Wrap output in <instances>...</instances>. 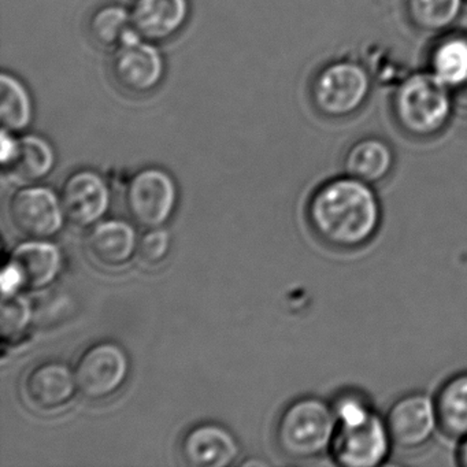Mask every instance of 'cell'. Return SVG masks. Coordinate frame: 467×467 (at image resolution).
I'll list each match as a JSON object with an SVG mask.
<instances>
[{
    "label": "cell",
    "instance_id": "1",
    "mask_svg": "<svg viewBox=\"0 0 467 467\" xmlns=\"http://www.w3.org/2000/svg\"><path fill=\"white\" fill-rule=\"evenodd\" d=\"M306 220L314 236L332 250L357 251L370 244L382 225V206L373 185L343 173L316 188Z\"/></svg>",
    "mask_w": 467,
    "mask_h": 467
},
{
    "label": "cell",
    "instance_id": "2",
    "mask_svg": "<svg viewBox=\"0 0 467 467\" xmlns=\"http://www.w3.org/2000/svg\"><path fill=\"white\" fill-rule=\"evenodd\" d=\"M453 108L452 92L428 69L406 76L393 92V119L411 138L431 139L441 133Z\"/></svg>",
    "mask_w": 467,
    "mask_h": 467
},
{
    "label": "cell",
    "instance_id": "3",
    "mask_svg": "<svg viewBox=\"0 0 467 467\" xmlns=\"http://www.w3.org/2000/svg\"><path fill=\"white\" fill-rule=\"evenodd\" d=\"M337 431L330 401L302 396L289 403L278 417L275 442L294 461H313L329 455Z\"/></svg>",
    "mask_w": 467,
    "mask_h": 467
},
{
    "label": "cell",
    "instance_id": "4",
    "mask_svg": "<svg viewBox=\"0 0 467 467\" xmlns=\"http://www.w3.org/2000/svg\"><path fill=\"white\" fill-rule=\"evenodd\" d=\"M371 78L362 64L338 59L322 67L310 84L314 109L327 119L354 116L368 102Z\"/></svg>",
    "mask_w": 467,
    "mask_h": 467
},
{
    "label": "cell",
    "instance_id": "5",
    "mask_svg": "<svg viewBox=\"0 0 467 467\" xmlns=\"http://www.w3.org/2000/svg\"><path fill=\"white\" fill-rule=\"evenodd\" d=\"M179 202L176 180L165 169L144 168L128 182L125 206L136 225L165 228Z\"/></svg>",
    "mask_w": 467,
    "mask_h": 467
},
{
    "label": "cell",
    "instance_id": "6",
    "mask_svg": "<svg viewBox=\"0 0 467 467\" xmlns=\"http://www.w3.org/2000/svg\"><path fill=\"white\" fill-rule=\"evenodd\" d=\"M75 374L78 393L86 400H108L127 384L130 359L119 343L100 341L83 352Z\"/></svg>",
    "mask_w": 467,
    "mask_h": 467
},
{
    "label": "cell",
    "instance_id": "7",
    "mask_svg": "<svg viewBox=\"0 0 467 467\" xmlns=\"http://www.w3.org/2000/svg\"><path fill=\"white\" fill-rule=\"evenodd\" d=\"M9 218L20 236L32 240L58 236L67 221L61 196L39 184L23 185L10 196Z\"/></svg>",
    "mask_w": 467,
    "mask_h": 467
},
{
    "label": "cell",
    "instance_id": "8",
    "mask_svg": "<svg viewBox=\"0 0 467 467\" xmlns=\"http://www.w3.org/2000/svg\"><path fill=\"white\" fill-rule=\"evenodd\" d=\"M110 75L116 86L135 97L149 95L162 84L166 62L155 43L132 35L111 50Z\"/></svg>",
    "mask_w": 467,
    "mask_h": 467
},
{
    "label": "cell",
    "instance_id": "9",
    "mask_svg": "<svg viewBox=\"0 0 467 467\" xmlns=\"http://www.w3.org/2000/svg\"><path fill=\"white\" fill-rule=\"evenodd\" d=\"M393 447L385 417L376 411L362 422L337 426L329 456L338 466L379 467Z\"/></svg>",
    "mask_w": 467,
    "mask_h": 467
},
{
    "label": "cell",
    "instance_id": "10",
    "mask_svg": "<svg viewBox=\"0 0 467 467\" xmlns=\"http://www.w3.org/2000/svg\"><path fill=\"white\" fill-rule=\"evenodd\" d=\"M384 417L393 445L403 451L420 450L441 431L436 399L420 390L396 399Z\"/></svg>",
    "mask_w": 467,
    "mask_h": 467
},
{
    "label": "cell",
    "instance_id": "11",
    "mask_svg": "<svg viewBox=\"0 0 467 467\" xmlns=\"http://www.w3.org/2000/svg\"><path fill=\"white\" fill-rule=\"evenodd\" d=\"M59 196L67 223L78 228L91 229L110 210V188L102 174L92 169H80L70 174L62 184Z\"/></svg>",
    "mask_w": 467,
    "mask_h": 467
},
{
    "label": "cell",
    "instance_id": "12",
    "mask_svg": "<svg viewBox=\"0 0 467 467\" xmlns=\"http://www.w3.org/2000/svg\"><path fill=\"white\" fill-rule=\"evenodd\" d=\"M78 392L75 370L61 360L39 363L24 377L26 403L42 414H54L67 409Z\"/></svg>",
    "mask_w": 467,
    "mask_h": 467
},
{
    "label": "cell",
    "instance_id": "13",
    "mask_svg": "<svg viewBox=\"0 0 467 467\" xmlns=\"http://www.w3.org/2000/svg\"><path fill=\"white\" fill-rule=\"evenodd\" d=\"M182 461L192 467H228L236 463L240 444L225 426L203 422L192 426L180 444Z\"/></svg>",
    "mask_w": 467,
    "mask_h": 467
},
{
    "label": "cell",
    "instance_id": "14",
    "mask_svg": "<svg viewBox=\"0 0 467 467\" xmlns=\"http://www.w3.org/2000/svg\"><path fill=\"white\" fill-rule=\"evenodd\" d=\"M133 32L161 43L179 35L190 18V0H135L130 7Z\"/></svg>",
    "mask_w": 467,
    "mask_h": 467
},
{
    "label": "cell",
    "instance_id": "15",
    "mask_svg": "<svg viewBox=\"0 0 467 467\" xmlns=\"http://www.w3.org/2000/svg\"><path fill=\"white\" fill-rule=\"evenodd\" d=\"M135 226L122 220H103L89 229L87 251L98 266L121 269L138 255Z\"/></svg>",
    "mask_w": 467,
    "mask_h": 467
},
{
    "label": "cell",
    "instance_id": "16",
    "mask_svg": "<svg viewBox=\"0 0 467 467\" xmlns=\"http://www.w3.org/2000/svg\"><path fill=\"white\" fill-rule=\"evenodd\" d=\"M10 262L23 277L24 289L45 291L61 275L64 256L51 240L26 239L13 250Z\"/></svg>",
    "mask_w": 467,
    "mask_h": 467
},
{
    "label": "cell",
    "instance_id": "17",
    "mask_svg": "<svg viewBox=\"0 0 467 467\" xmlns=\"http://www.w3.org/2000/svg\"><path fill=\"white\" fill-rule=\"evenodd\" d=\"M395 166L392 146L377 136H366L354 141L343 158L344 174L373 187L384 182L393 173Z\"/></svg>",
    "mask_w": 467,
    "mask_h": 467
},
{
    "label": "cell",
    "instance_id": "18",
    "mask_svg": "<svg viewBox=\"0 0 467 467\" xmlns=\"http://www.w3.org/2000/svg\"><path fill=\"white\" fill-rule=\"evenodd\" d=\"M57 165V152L45 136L26 133L18 138L10 160L2 165L5 173L23 185L37 184L50 176Z\"/></svg>",
    "mask_w": 467,
    "mask_h": 467
},
{
    "label": "cell",
    "instance_id": "19",
    "mask_svg": "<svg viewBox=\"0 0 467 467\" xmlns=\"http://www.w3.org/2000/svg\"><path fill=\"white\" fill-rule=\"evenodd\" d=\"M428 70L451 92L467 84V34H441L429 51Z\"/></svg>",
    "mask_w": 467,
    "mask_h": 467
},
{
    "label": "cell",
    "instance_id": "20",
    "mask_svg": "<svg viewBox=\"0 0 467 467\" xmlns=\"http://www.w3.org/2000/svg\"><path fill=\"white\" fill-rule=\"evenodd\" d=\"M434 399L442 433L458 440L466 437L467 371H461L445 379Z\"/></svg>",
    "mask_w": 467,
    "mask_h": 467
},
{
    "label": "cell",
    "instance_id": "21",
    "mask_svg": "<svg viewBox=\"0 0 467 467\" xmlns=\"http://www.w3.org/2000/svg\"><path fill=\"white\" fill-rule=\"evenodd\" d=\"M35 102L24 81L12 73L0 76V121L4 130L20 133L31 127Z\"/></svg>",
    "mask_w": 467,
    "mask_h": 467
},
{
    "label": "cell",
    "instance_id": "22",
    "mask_svg": "<svg viewBox=\"0 0 467 467\" xmlns=\"http://www.w3.org/2000/svg\"><path fill=\"white\" fill-rule=\"evenodd\" d=\"M466 0H406V17L418 31L444 34L461 17Z\"/></svg>",
    "mask_w": 467,
    "mask_h": 467
},
{
    "label": "cell",
    "instance_id": "23",
    "mask_svg": "<svg viewBox=\"0 0 467 467\" xmlns=\"http://www.w3.org/2000/svg\"><path fill=\"white\" fill-rule=\"evenodd\" d=\"M89 37L98 46L114 50L135 35L130 10L121 5H105L98 7L88 21Z\"/></svg>",
    "mask_w": 467,
    "mask_h": 467
},
{
    "label": "cell",
    "instance_id": "24",
    "mask_svg": "<svg viewBox=\"0 0 467 467\" xmlns=\"http://www.w3.org/2000/svg\"><path fill=\"white\" fill-rule=\"evenodd\" d=\"M337 426L354 425L368 420L377 411L371 399L363 390L346 388L330 400Z\"/></svg>",
    "mask_w": 467,
    "mask_h": 467
},
{
    "label": "cell",
    "instance_id": "25",
    "mask_svg": "<svg viewBox=\"0 0 467 467\" xmlns=\"http://www.w3.org/2000/svg\"><path fill=\"white\" fill-rule=\"evenodd\" d=\"M34 321L31 302L21 294L4 296L2 302V337L5 341H16L26 335Z\"/></svg>",
    "mask_w": 467,
    "mask_h": 467
},
{
    "label": "cell",
    "instance_id": "26",
    "mask_svg": "<svg viewBox=\"0 0 467 467\" xmlns=\"http://www.w3.org/2000/svg\"><path fill=\"white\" fill-rule=\"evenodd\" d=\"M171 250V234L165 228L146 229L139 239L138 256L147 266H160Z\"/></svg>",
    "mask_w": 467,
    "mask_h": 467
},
{
    "label": "cell",
    "instance_id": "27",
    "mask_svg": "<svg viewBox=\"0 0 467 467\" xmlns=\"http://www.w3.org/2000/svg\"><path fill=\"white\" fill-rule=\"evenodd\" d=\"M21 289H24L23 277H21L17 267L9 261V264L4 267V273H2V292H4V296L20 294Z\"/></svg>",
    "mask_w": 467,
    "mask_h": 467
},
{
    "label": "cell",
    "instance_id": "28",
    "mask_svg": "<svg viewBox=\"0 0 467 467\" xmlns=\"http://www.w3.org/2000/svg\"><path fill=\"white\" fill-rule=\"evenodd\" d=\"M453 102L455 106H462V108L467 109V84H464L461 88L452 91Z\"/></svg>",
    "mask_w": 467,
    "mask_h": 467
},
{
    "label": "cell",
    "instance_id": "29",
    "mask_svg": "<svg viewBox=\"0 0 467 467\" xmlns=\"http://www.w3.org/2000/svg\"><path fill=\"white\" fill-rule=\"evenodd\" d=\"M456 459L461 466L467 467V436L459 440L458 451H456Z\"/></svg>",
    "mask_w": 467,
    "mask_h": 467
},
{
    "label": "cell",
    "instance_id": "30",
    "mask_svg": "<svg viewBox=\"0 0 467 467\" xmlns=\"http://www.w3.org/2000/svg\"><path fill=\"white\" fill-rule=\"evenodd\" d=\"M466 2H467V0H466Z\"/></svg>",
    "mask_w": 467,
    "mask_h": 467
}]
</instances>
